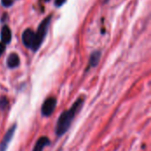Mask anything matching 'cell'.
Returning <instances> with one entry per match:
<instances>
[{"mask_svg":"<svg viewBox=\"0 0 151 151\" xmlns=\"http://www.w3.org/2000/svg\"><path fill=\"white\" fill-rule=\"evenodd\" d=\"M12 40V31L7 26H4L1 29V42L7 44Z\"/></svg>","mask_w":151,"mask_h":151,"instance_id":"ba28073f","label":"cell"},{"mask_svg":"<svg viewBox=\"0 0 151 151\" xmlns=\"http://www.w3.org/2000/svg\"><path fill=\"white\" fill-rule=\"evenodd\" d=\"M66 0H55V4L57 6H61L62 4H64L65 3Z\"/></svg>","mask_w":151,"mask_h":151,"instance_id":"4fadbf2b","label":"cell"},{"mask_svg":"<svg viewBox=\"0 0 151 151\" xmlns=\"http://www.w3.org/2000/svg\"><path fill=\"white\" fill-rule=\"evenodd\" d=\"M101 55H102V53L99 50L94 51L90 55V58H89V66L90 67H96L98 65L100 58H101Z\"/></svg>","mask_w":151,"mask_h":151,"instance_id":"9c48e42d","label":"cell"},{"mask_svg":"<svg viewBox=\"0 0 151 151\" xmlns=\"http://www.w3.org/2000/svg\"><path fill=\"white\" fill-rule=\"evenodd\" d=\"M50 145V140L47 136H42L36 141L32 151H42L45 147Z\"/></svg>","mask_w":151,"mask_h":151,"instance_id":"8992f818","label":"cell"},{"mask_svg":"<svg viewBox=\"0 0 151 151\" xmlns=\"http://www.w3.org/2000/svg\"><path fill=\"white\" fill-rule=\"evenodd\" d=\"M84 102H85L84 96L78 97L69 110H65L60 114L55 127V133L58 137H61L65 133L68 132L69 128L72 126L73 120L75 119L76 115L81 111Z\"/></svg>","mask_w":151,"mask_h":151,"instance_id":"6da1fadb","label":"cell"},{"mask_svg":"<svg viewBox=\"0 0 151 151\" xmlns=\"http://www.w3.org/2000/svg\"><path fill=\"white\" fill-rule=\"evenodd\" d=\"M13 4V0H2V4L5 7H10Z\"/></svg>","mask_w":151,"mask_h":151,"instance_id":"8fae6325","label":"cell"},{"mask_svg":"<svg viewBox=\"0 0 151 151\" xmlns=\"http://www.w3.org/2000/svg\"><path fill=\"white\" fill-rule=\"evenodd\" d=\"M57 106V98L54 96H50L46 98L42 104L41 113L42 117H50L55 111Z\"/></svg>","mask_w":151,"mask_h":151,"instance_id":"3957f363","label":"cell"},{"mask_svg":"<svg viewBox=\"0 0 151 151\" xmlns=\"http://www.w3.org/2000/svg\"><path fill=\"white\" fill-rule=\"evenodd\" d=\"M16 129H17V124L14 123L7 130V132L5 133V134L4 135V137H3V139H2V141L0 142V151L7 150L8 145L12 142V138L14 136V134H15Z\"/></svg>","mask_w":151,"mask_h":151,"instance_id":"277c9868","label":"cell"},{"mask_svg":"<svg viewBox=\"0 0 151 151\" xmlns=\"http://www.w3.org/2000/svg\"><path fill=\"white\" fill-rule=\"evenodd\" d=\"M9 106V100L6 96H3L0 97V110L4 111L8 108Z\"/></svg>","mask_w":151,"mask_h":151,"instance_id":"30bf717a","label":"cell"},{"mask_svg":"<svg viewBox=\"0 0 151 151\" xmlns=\"http://www.w3.org/2000/svg\"><path fill=\"white\" fill-rule=\"evenodd\" d=\"M34 41H35V32L30 28H27L22 34V42H23V44L27 48L32 49Z\"/></svg>","mask_w":151,"mask_h":151,"instance_id":"5b68a950","label":"cell"},{"mask_svg":"<svg viewBox=\"0 0 151 151\" xmlns=\"http://www.w3.org/2000/svg\"><path fill=\"white\" fill-rule=\"evenodd\" d=\"M50 19H51V15H49L39 25L36 33H35V41H34V43H33V46L31 49L33 51L38 50L39 48L41 47L45 36H46V34H47V31H48V28H49V26L50 23Z\"/></svg>","mask_w":151,"mask_h":151,"instance_id":"7a4b0ae2","label":"cell"},{"mask_svg":"<svg viewBox=\"0 0 151 151\" xmlns=\"http://www.w3.org/2000/svg\"><path fill=\"white\" fill-rule=\"evenodd\" d=\"M5 47H6V44H4V42H0V57H1V55L4 52V50H5Z\"/></svg>","mask_w":151,"mask_h":151,"instance_id":"7c38bea8","label":"cell"},{"mask_svg":"<svg viewBox=\"0 0 151 151\" xmlns=\"http://www.w3.org/2000/svg\"><path fill=\"white\" fill-rule=\"evenodd\" d=\"M19 63H20L19 57L16 53H11L6 59V65L11 69L18 67L19 65Z\"/></svg>","mask_w":151,"mask_h":151,"instance_id":"52a82bcc","label":"cell"}]
</instances>
